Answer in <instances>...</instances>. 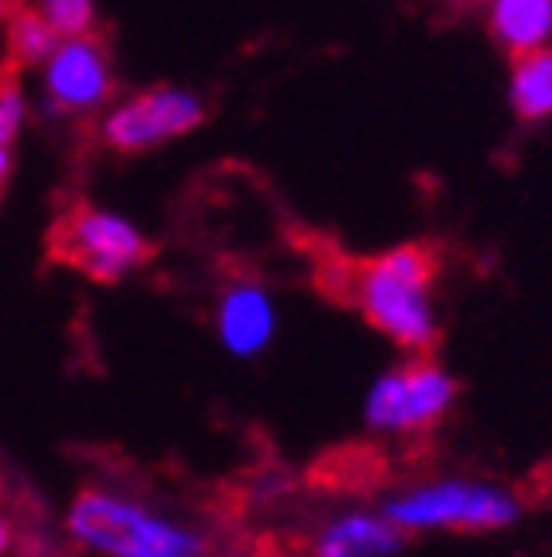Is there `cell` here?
I'll use <instances>...</instances> for the list:
<instances>
[{
    "instance_id": "8fae6325",
    "label": "cell",
    "mask_w": 552,
    "mask_h": 557,
    "mask_svg": "<svg viewBox=\"0 0 552 557\" xmlns=\"http://www.w3.org/2000/svg\"><path fill=\"white\" fill-rule=\"evenodd\" d=\"M510 99L525 123H541L552 115V48L513 55Z\"/></svg>"
},
{
    "instance_id": "9c48e42d",
    "label": "cell",
    "mask_w": 552,
    "mask_h": 557,
    "mask_svg": "<svg viewBox=\"0 0 552 557\" xmlns=\"http://www.w3.org/2000/svg\"><path fill=\"white\" fill-rule=\"evenodd\" d=\"M406 546V530L394 525L387 510L351 506L331 515L309 542L312 557H399Z\"/></svg>"
},
{
    "instance_id": "9a60e30c",
    "label": "cell",
    "mask_w": 552,
    "mask_h": 557,
    "mask_svg": "<svg viewBox=\"0 0 552 557\" xmlns=\"http://www.w3.org/2000/svg\"><path fill=\"white\" fill-rule=\"evenodd\" d=\"M12 546H16V525H12L9 510L0 506V557H9Z\"/></svg>"
},
{
    "instance_id": "5bb4252c",
    "label": "cell",
    "mask_w": 552,
    "mask_h": 557,
    "mask_svg": "<svg viewBox=\"0 0 552 557\" xmlns=\"http://www.w3.org/2000/svg\"><path fill=\"white\" fill-rule=\"evenodd\" d=\"M16 72L21 67L12 64V60L0 64V147H9L24 119V99H21V84H16Z\"/></svg>"
},
{
    "instance_id": "277c9868",
    "label": "cell",
    "mask_w": 552,
    "mask_h": 557,
    "mask_svg": "<svg viewBox=\"0 0 552 557\" xmlns=\"http://www.w3.org/2000/svg\"><path fill=\"white\" fill-rule=\"evenodd\" d=\"M457 404V380L430 356L414 352L387 368L363 396V423L375 435H423L438 428Z\"/></svg>"
},
{
    "instance_id": "7a4b0ae2",
    "label": "cell",
    "mask_w": 552,
    "mask_h": 557,
    "mask_svg": "<svg viewBox=\"0 0 552 557\" xmlns=\"http://www.w3.org/2000/svg\"><path fill=\"white\" fill-rule=\"evenodd\" d=\"M64 534L96 557H210L202 525L115 486H84L75 494L64 510Z\"/></svg>"
},
{
    "instance_id": "52a82bcc",
    "label": "cell",
    "mask_w": 552,
    "mask_h": 557,
    "mask_svg": "<svg viewBox=\"0 0 552 557\" xmlns=\"http://www.w3.org/2000/svg\"><path fill=\"white\" fill-rule=\"evenodd\" d=\"M111 52L103 36H67L48 60V99L60 111H96L111 96Z\"/></svg>"
},
{
    "instance_id": "ba28073f",
    "label": "cell",
    "mask_w": 552,
    "mask_h": 557,
    "mask_svg": "<svg viewBox=\"0 0 552 557\" xmlns=\"http://www.w3.org/2000/svg\"><path fill=\"white\" fill-rule=\"evenodd\" d=\"M276 329H280V312H276L273 293L261 281H234L217 297L213 333L234 360H256L261 352H268Z\"/></svg>"
},
{
    "instance_id": "8992f818",
    "label": "cell",
    "mask_w": 552,
    "mask_h": 557,
    "mask_svg": "<svg viewBox=\"0 0 552 557\" xmlns=\"http://www.w3.org/2000/svg\"><path fill=\"white\" fill-rule=\"evenodd\" d=\"M202 115L205 108L198 96H186V91H174V87H159V91H147V96L123 103L115 115L106 119L103 139L115 150H147L174 139V135L193 131L202 123Z\"/></svg>"
},
{
    "instance_id": "7c38bea8",
    "label": "cell",
    "mask_w": 552,
    "mask_h": 557,
    "mask_svg": "<svg viewBox=\"0 0 552 557\" xmlns=\"http://www.w3.org/2000/svg\"><path fill=\"white\" fill-rule=\"evenodd\" d=\"M60 44H64L60 40V28L40 9H33V4H12L9 9V60L16 67L52 60Z\"/></svg>"
},
{
    "instance_id": "6da1fadb",
    "label": "cell",
    "mask_w": 552,
    "mask_h": 557,
    "mask_svg": "<svg viewBox=\"0 0 552 557\" xmlns=\"http://www.w3.org/2000/svg\"><path fill=\"white\" fill-rule=\"evenodd\" d=\"M438 261L426 246H394L343 273V297L363 321L403 352H426L438 341Z\"/></svg>"
},
{
    "instance_id": "4fadbf2b",
    "label": "cell",
    "mask_w": 552,
    "mask_h": 557,
    "mask_svg": "<svg viewBox=\"0 0 552 557\" xmlns=\"http://www.w3.org/2000/svg\"><path fill=\"white\" fill-rule=\"evenodd\" d=\"M16 4L40 9L60 28V36H79L91 28V0H16Z\"/></svg>"
},
{
    "instance_id": "3957f363",
    "label": "cell",
    "mask_w": 552,
    "mask_h": 557,
    "mask_svg": "<svg viewBox=\"0 0 552 557\" xmlns=\"http://www.w3.org/2000/svg\"><path fill=\"white\" fill-rule=\"evenodd\" d=\"M382 510L411 534H498L520 518V498L489 479H426L394 491Z\"/></svg>"
},
{
    "instance_id": "5b68a950",
    "label": "cell",
    "mask_w": 552,
    "mask_h": 557,
    "mask_svg": "<svg viewBox=\"0 0 552 557\" xmlns=\"http://www.w3.org/2000/svg\"><path fill=\"white\" fill-rule=\"evenodd\" d=\"M52 253L87 281L115 285L150 261V242L130 218L91 202H67L52 225Z\"/></svg>"
},
{
    "instance_id": "2e32d148",
    "label": "cell",
    "mask_w": 552,
    "mask_h": 557,
    "mask_svg": "<svg viewBox=\"0 0 552 557\" xmlns=\"http://www.w3.org/2000/svg\"><path fill=\"white\" fill-rule=\"evenodd\" d=\"M12 4H16V0H0V16H9Z\"/></svg>"
},
{
    "instance_id": "30bf717a",
    "label": "cell",
    "mask_w": 552,
    "mask_h": 557,
    "mask_svg": "<svg viewBox=\"0 0 552 557\" xmlns=\"http://www.w3.org/2000/svg\"><path fill=\"white\" fill-rule=\"evenodd\" d=\"M489 33L510 55L549 48L552 0H489Z\"/></svg>"
}]
</instances>
